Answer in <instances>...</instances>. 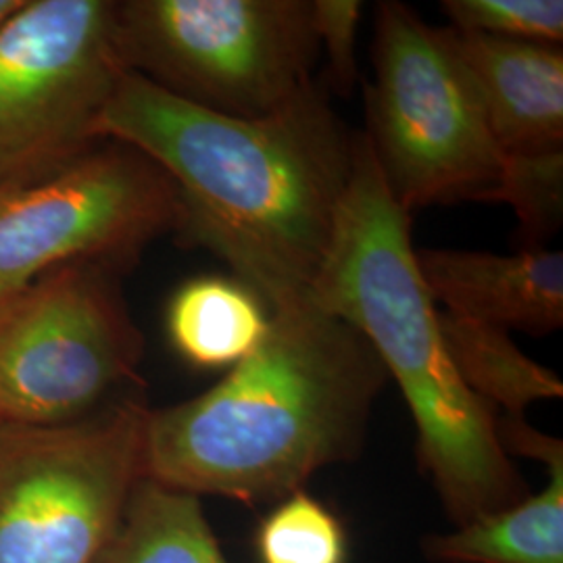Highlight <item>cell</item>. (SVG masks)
Masks as SVG:
<instances>
[{"label":"cell","mask_w":563,"mask_h":563,"mask_svg":"<svg viewBox=\"0 0 563 563\" xmlns=\"http://www.w3.org/2000/svg\"><path fill=\"white\" fill-rule=\"evenodd\" d=\"M439 330L463 383L495 411L523 418L532 402L562 399L560 376L530 360L501 328L439 309Z\"/></svg>","instance_id":"9a60e30c"},{"label":"cell","mask_w":563,"mask_h":563,"mask_svg":"<svg viewBox=\"0 0 563 563\" xmlns=\"http://www.w3.org/2000/svg\"><path fill=\"white\" fill-rule=\"evenodd\" d=\"M141 357L118 267H57L0 302V423L81 420L115 401Z\"/></svg>","instance_id":"52a82bcc"},{"label":"cell","mask_w":563,"mask_h":563,"mask_svg":"<svg viewBox=\"0 0 563 563\" xmlns=\"http://www.w3.org/2000/svg\"><path fill=\"white\" fill-rule=\"evenodd\" d=\"M313 32L328 57V81L336 95H349L360 80L357 30L362 23L360 0H311Z\"/></svg>","instance_id":"d6986e66"},{"label":"cell","mask_w":563,"mask_h":563,"mask_svg":"<svg viewBox=\"0 0 563 563\" xmlns=\"http://www.w3.org/2000/svg\"><path fill=\"white\" fill-rule=\"evenodd\" d=\"M493 202H507L520 220L522 249H541L562 225L563 151L507 157Z\"/></svg>","instance_id":"e0dca14e"},{"label":"cell","mask_w":563,"mask_h":563,"mask_svg":"<svg viewBox=\"0 0 563 563\" xmlns=\"http://www.w3.org/2000/svg\"><path fill=\"white\" fill-rule=\"evenodd\" d=\"M97 139L123 142L162 167L178 192L181 241L228 263L267 311L309 299L360 151V132L344 125L322 81L246 120L125 71Z\"/></svg>","instance_id":"6da1fadb"},{"label":"cell","mask_w":563,"mask_h":563,"mask_svg":"<svg viewBox=\"0 0 563 563\" xmlns=\"http://www.w3.org/2000/svg\"><path fill=\"white\" fill-rule=\"evenodd\" d=\"M416 265L434 302L472 322L534 336L563 325V255L520 249L514 255L416 249Z\"/></svg>","instance_id":"8fae6325"},{"label":"cell","mask_w":563,"mask_h":563,"mask_svg":"<svg viewBox=\"0 0 563 563\" xmlns=\"http://www.w3.org/2000/svg\"><path fill=\"white\" fill-rule=\"evenodd\" d=\"M549 483L520 504L423 541L439 563H563V460L547 465Z\"/></svg>","instance_id":"7c38bea8"},{"label":"cell","mask_w":563,"mask_h":563,"mask_svg":"<svg viewBox=\"0 0 563 563\" xmlns=\"http://www.w3.org/2000/svg\"><path fill=\"white\" fill-rule=\"evenodd\" d=\"M148 411L125 397L76 422L0 423V563H95L144 478Z\"/></svg>","instance_id":"8992f818"},{"label":"cell","mask_w":563,"mask_h":563,"mask_svg":"<svg viewBox=\"0 0 563 563\" xmlns=\"http://www.w3.org/2000/svg\"><path fill=\"white\" fill-rule=\"evenodd\" d=\"M372 57L376 76L365 86L363 136L397 205L411 216L432 205L493 202L507 155L441 27L384 0Z\"/></svg>","instance_id":"277c9868"},{"label":"cell","mask_w":563,"mask_h":563,"mask_svg":"<svg viewBox=\"0 0 563 563\" xmlns=\"http://www.w3.org/2000/svg\"><path fill=\"white\" fill-rule=\"evenodd\" d=\"M118 42L128 71L246 120L295 99L320 55L311 0H128Z\"/></svg>","instance_id":"5b68a950"},{"label":"cell","mask_w":563,"mask_h":563,"mask_svg":"<svg viewBox=\"0 0 563 563\" xmlns=\"http://www.w3.org/2000/svg\"><path fill=\"white\" fill-rule=\"evenodd\" d=\"M449 27L509 41L562 44V0H444Z\"/></svg>","instance_id":"ac0fdd59"},{"label":"cell","mask_w":563,"mask_h":563,"mask_svg":"<svg viewBox=\"0 0 563 563\" xmlns=\"http://www.w3.org/2000/svg\"><path fill=\"white\" fill-rule=\"evenodd\" d=\"M386 380L353 323L309 299L280 307L220 383L148 411L144 476L197 497L278 504L360 455Z\"/></svg>","instance_id":"7a4b0ae2"},{"label":"cell","mask_w":563,"mask_h":563,"mask_svg":"<svg viewBox=\"0 0 563 563\" xmlns=\"http://www.w3.org/2000/svg\"><path fill=\"white\" fill-rule=\"evenodd\" d=\"M309 301L353 323L399 384L418 430L420 467L451 522H472L530 495L499 441L497 411L463 383L449 357L439 305L416 265L411 216L388 192L363 132Z\"/></svg>","instance_id":"3957f363"},{"label":"cell","mask_w":563,"mask_h":563,"mask_svg":"<svg viewBox=\"0 0 563 563\" xmlns=\"http://www.w3.org/2000/svg\"><path fill=\"white\" fill-rule=\"evenodd\" d=\"M178 222V192L162 167L123 142L101 141L0 190V302L63 265L120 269Z\"/></svg>","instance_id":"9c48e42d"},{"label":"cell","mask_w":563,"mask_h":563,"mask_svg":"<svg viewBox=\"0 0 563 563\" xmlns=\"http://www.w3.org/2000/svg\"><path fill=\"white\" fill-rule=\"evenodd\" d=\"M95 563L230 562L202 511L201 497L144 476Z\"/></svg>","instance_id":"5bb4252c"},{"label":"cell","mask_w":563,"mask_h":563,"mask_svg":"<svg viewBox=\"0 0 563 563\" xmlns=\"http://www.w3.org/2000/svg\"><path fill=\"white\" fill-rule=\"evenodd\" d=\"M21 2H23V0H0V23L7 20L13 11H18Z\"/></svg>","instance_id":"ffe728a7"},{"label":"cell","mask_w":563,"mask_h":563,"mask_svg":"<svg viewBox=\"0 0 563 563\" xmlns=\"http://www.w3.org/2000/svg\"><path fill=\"white\" fill-rule=\"evenodd\" d=\"M255 544L262 563H346L341 520L307 490L278 501Z\"/></svg>","instance_id":"2e32d148"},{"label":"cell","mask_w":563,"mask_h":563,"mask_svg":"<svg viewBox=\"0 0 563 563\" xmlns=\"http://www.w3.org/2000/svg\"><path fill=\"white\" fill-rule=\"evenodd\" d=\"M125 71L118 2L23 0L0 23V190L99 144Z\"/></svg>","instance_id":"ba28073f"},{"label":"cell","mask_w":563,"mask_h":563,"mask_svg":"<svg viewBox=\"0 0 563 563\" xmlns=\"http://www.w3.org/2000/svg\"><path fill=\"white\" fill-rule=\"evenodd\" d=\"M269 311L236 278L201 276L176 290L167 334L181 357L202 369L234 367L263 341Z\"/></svg>","instance_id":"4fadbf2b"},{"label":"cell","mask_w":563,"mask_h":563,"mask_svg":"<svg viewBox=\"0 0 563 563\" xmlns=\"http://www.w3.org/2000/svg\"><path fill=\"white\" fill-rule=\"evenodd\" d=\"M483 107L501 153L563 151V53L560 44L509 41L441 27Z\"/></svg>","instance_id":"30bf717a"}]
</instances>
